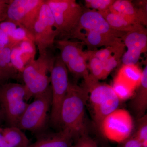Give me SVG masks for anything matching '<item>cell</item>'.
<instances>
[{
  "label": "cell",
  "mask_w": 147,
  "mask_h": 147,
  "mask_svg": "<svg viewBox=\"0 0 147 147\" xmlns=\"http://www.w3.org/2000/svg\"><path fill=\"white\" fill-rule=\"evenodd\" d=\"M84 82V86L88 92L95 122L100 128L103 119L118 109L120 100L111 86L100 83L90 75Z\"/></svg>",
  "instance_id": "4"
},
{
  "label": "cell",
  "mask_w": 147,
  "mask_h": 147,
  "mask_svg": "<svg viewBox=\"0 0 147 147\" xmlns=\"http://www.w3.org/2000/svg\"><path fill=\"white\" fill-rule=\"evenodd\" d=\"M111 86L120 101L126 100L133 97L136 90L116 76L113 80V85Z\"/></svg>",
  "instance_id": "24"
},
{
  "label": "cell",
  "mask_w": 147,
  "mask_h": 147,
  "mask_svg": "<svg viewBox=\"0 0 147 147\" xmlns=\"http://www.w3.org/2000/svg\"><path fill=\"white\" fill-rule=\"evenodd\" d=\"M18 26V25L14 22L8 20H5L2 22H0V28L10 38L13 32L16 30Z\"/></svg>",
  "instance_id": "31"
},
{
  "label": "cell",
  "mask_w": 147,
  "mask_h": 147,
  "mask_svg": "<svg viewBox=\"0 0 147 147\" xmlns=\"http://www.w3.org/2000/svg\"><path fill=\"white\" fill-rule=\"evenodd\" d=\"M34 97V100L28 103L18 121L17 127L22 130L34 132L44 127L47 112L51 106V86L42 94Z\"/></svg>",
  "instance_id": "7"
},
{
  "label": "cell",
  "mask_w": 147,
  "mask_h": 147,
  "mask_svg": "<svg viewBox=\"0 0 147 147\" xmlns=\"http://www.w3.org/2000/svg\"><path fill=\"white\" fill-rule=\"evenodd\" d=\"M74 139L69 131L63 129L57 133L40 138L28 147H71Z\"/></svg>",
  "instance_id": "18"
},
{
  "label": "cell",
  "mask_w": 147,
  "mask_h": 147,
  "mask_svg": "<svg viewBox=\"0 0 147 147\" xmlns=\"http://www.w3.org/2000/svg\"><path fill=\"white\" fill-rule=\"evenodd\" d=\"M30 142L26 134L17 127H0V147H28Z\"/></svg>",
  "instance_id": "16"
},
{
  "label": "cell",
  "mask_w": 147,
  "mask_h": 147,
  "mask_svg": "<svg viewBox=\"0 0 147 147\" xmlns=\"http://www.w3.org/2000/svg\"><path fill=\"white\" fill-rule=\"evenodd\" d=\"M53 49L39 55L37 59L25 67L21 73L28 99L42 94L50 86V77L48 74L51 72L56 58Z\"/></svg>",
  "instance_id": "2"
},
{
  "label": "cell",
  "mask_w": 147,
  "mask_h": 147,
  "mask_svg": "<svg viewBox=\"0 0 147 147\" xmlns=\"http://www.w3.org/2000/svg\"><path fill=\"white\" fill-rule=\"evenodd\" d=\"M121 38L127 48L121 59L123 65L137 64L141 55L147 51L146 28L143 25H137L133 30L126 33Z\"/></svg>",
  "instance_id": "11"
},
{
  "label": "cell",
  "mask_w": 147,
  "mask_h": 147,
  "mask_svg": "<svg viewBox=\"0 0 147 147\" xmlns=\"http://www.w3.org/2000/svg\"><path fill=\"white\" fill-rule=\"evenodd\" d=\"M25 86L9 83L0 86V108L10 126L17 127L18 121L28 103Z\"/></svg>",
  "instance_id": "5"
},
{
  "label": "cell",
  "mask_w": 147,
  "mask_h": 147,
  "mask_svg": "<svg viewBox=\"0 0 147 147\" xmlns=\"http://www.w3.org/2000/svg\"><path fill=\"white\" fill-rule=\"evenodd\" d=\"M115 0H85L87 9L102 12L109 10Z\"/></svg>",
  "instance_id": "28"
},
{
  "label": "cell",
  "mask_w": 147,
  "mask_h": 147,
  "mask_svg": "<svg viewBox=\"0 0 147 147\" xmlns=\"http://www.w3.org/2000/svg\"><path fill=\"white\" fill-rule=\"evenodd\" d=\"M6 46L3 43H2V42H0V51H1L2 49H3Z\"/></svg>",
  "instance_id": "36"
},
{
  "label": "cell",
  "mask_w": 147,
  "mask_h": 147,
  "mask_svg": "<svg viewBox=\"0 0 147 147\" xmlns=\"http://www.w3.org/2000/svg\"><path fill=\"white\" fill-rule=\"evenodd\" d=\"M119 144L118 147H142V143L134 135Z\"/></svg>",
  "instance_id": "32"
},
{
  "label": "cell",
  "mask_w": 147,
  "mask_h": 147,
  "mask_svg": "<svg viewBox=\"0 0 147 147\" xmlns=\"http://www.w3.org/2000/svg\"><path fill=\"white\" fill-rule=\"evenodd\" d=\"M136 90L130 105L134 114L139 119L145 115L147 108V63L142 70L141 83Z\"/></svg>",
  "instance_id": "17"
},
{
  "label": "cell",
  "mask_w": 147,
  "mask_h": 147,
  "mask_svg": "<svg viewBox=\"0 0 147 147\" xmlns=\"http://www.w3.org/2000/svg\"><path fill=\"white\" fill-rule=\"evenodd\" d=\"M82 31L95 32L120 38L126 33L113 30L100 12L87 8L84 9L78 27L72 38Z\"/></svg>",
  "instance_id": "12"
},
{
  "label": "cell",
  "mask_w": 147,
  "mask_h": 147,
  "mask_svg": "<svg viewBox=\"0 0 147 147\" xmlns=\"http://www.w3.org/2000/svg\"><path fill=\"white\" fill-rule=\"evenodd\" d=\"M36 54L34 42L29 40L21 41L11 47V60L16 70L21 74L25 67L35 59Z\"/></svg>",
  "instance_id": "14"
},
{
  "label": "cell",
  "mask_w": 147,
  "mask_h": 147,
  "mask_svg": "<svg viewBox=\"0 0 147 147\" xmlns=\"http://www.w3.org/2000/svg\"><path fill=\"white\" fill-rule=\"evenodd\" d=\"M142 70L136 65H123L116 77L136 90L141 83Z\"/></svg>",
  "instance_id": "21"
},
{
  "label": "cell",
  "mask_w": 147,
  "mask_h": 147,
  "mask_svg": "<svg viewBox=\"0 0 147 147\" xmlns=\"http://www.w3.org/2000/svg\"><path fill=\"white\" fill-rule=\"evenodd\" d=\"M89 93L84 86H80L69 82L60 113V125L68 130L74 138L87 134L84 117L85 106Z\"/></svg>",
  "instance_id": "1"
},
{
  "label": "cell",
  "mask_w": 147,
  "mask_h": 147,
  "mask_svg": "<svg viewBox=\"0 0 147 147\" xmlns=\"http://www.w3.org/2000/svg\"><path fill=\"white\" fill-rule=\"evenodd\" d=\"M0 42L3 43L5 46L13 47L14 44L9 37L0 28Z\"/></svg>",
  "instance_id": "34"
},
{
  "label": "cell",
  "mask_w": 147,
  "mask_h": 147,
  "mask_svg": "<svg viewBox=\"0 0 147 147\" xmlns=\"http://www.w3.org/2000/svg\"><path fill=\"white\" fill-rule=\"evenodd\" d=\"M54 45L59 50L60 57L65 65L71 59L84 52V45L81 41L56 40Z\"/></svg>",
  "instance_id": "20"
},
{
  "label": "cell",
  "mask_w": 147,
  "mask_h": 147,
  "mask_svg": "<svg viewBox=\"0 0 147 147\" xmlns=\"http://www.w3.org/2000/svg\"><path fill=\"white\" fill-rule=\"evenodd\" d=\"M100 13L112 29L117 31L127 33L133 30L137 25H142L135 18L113 13L109 10Z\"/></svg>",
  "instance_id": "19"
},
{
  "label": "cell",
  "mask_w": 147,
  "mask_h": 147,
  "mask_svg": "<svg viewBox=\"0 0 147 147\" xmlns=\"http://www.w3.org/2000/svg\"><path fill=\"white\" fill-rule=\"evenodd\" d=\"M3 113L1 109V108H0V124H1V122L2 120L3 117Z\"/></svg>",
  "instance_id": "35"
},
{
  "label": "cell",
  "mask_w": 147,
  "mask_h": 147,
  "mask_svg": "<svg viewBox=\"0 0 147 147\" xmlns=\"http://www.w3.org/2000/svg\"><path fill=\"white\" fill-rule=\"evenodd\" d=\"M9 0H0V22L5 20Z\"/></svg>",
  "instance_id": "33"
},
{
  "label": "cell",
  "mask_w": 147,
  "mask_h": 147,
  "mask_svg": "<svg viewBox=\"0 0 147 147\" xmlns=\"http://www.w3.org/2000/svg\"><path fill=\"white\" fill-rule=\"evenodd\" d=\"M52 102L50 119L55 125H60L61 108L69 85L68 70L59 55L56 56L50 72Z\"/></svg>",
  "instance_id": "6"
},
{
  "label": "cell",
  "mask_w": 147,
  "mask_h": 147,
  "mask_svg": "<svg viewBox=\"0 0 147 147\" xmlns=\"http://www.w3.org/2000/svg\"><path fill=\"white\" fill-rule=\"evenodd\" d=\"M133 127L130 113L125 109H117L103 119L99 128L107 139L121 143L130 137Z\"/></svg>",
  "instance_id": "9"
},
{
  "label": "cell",
  "mask_w": 147,
  "mask_h": 147,
  "mask_svg": "<svg viewBox=\"0 0 147 147\" xmlns=\"http://www.w3.org/2000/svg\"><path fill=\"white\" fill-rule=\"evenodd\" d=\"M39 55L53 49L56 38L55 21L48 5L44 0L31 31Z\"/></svg>",
  "instance_id": "8"
},
{
  "label": "cell",
  "mask_w": 147,
  "mask_h": 147,
  "mask_svg": "<svg viewBox=\"0 0 147 147\" xmlns=\"http://www.w3.org/2000/svg\"><path fill=\"white\" fill-rule=\"evenodd\" d=\"M147 117L145 115L139 119V124L134 136L142 143V147H147Z\"/></svg>",
  "instance_id": "29"
},
{
  "label": "cell",
  "mask_w": 147,
  "mask_h": 147,
  "mask_svg": "<svg viewBox=\"0 0 147 147\" xmlns=\"http://www.w3.org/2000/svg\"><path fill=\"white\" fill-rule=\"evenodd\" d=\"M2 79H1V76H0V81H1Z\"/></svg>",
  "instance_id": "37"
},
{
  "label": "cell",
  "mask_w": 147,
  "mask_h": 147,
  "mask_svg": "<svg viewBox=\"0 0 147 147\" xmlns=\"http://www.w3.org/2000/svg\"><path fill=\"white\" fill-rule=\"evenodd\" d=\"M125 50V48L116 52L108 59L102 61L104 69V79L107 78L110 74L118 65Z\"/></svg>",
  "instance_id": "27"
},
{
  "label": "cell",
  "mask_w": 147,
  "mask_h": 147,
  "mask_svg": "<svg viewBox=\"0 0 147 147\" xmlns=\"http://www.w3.org/2000/svg\"><path fill=\"white\" fill-rule=\"evenodd\" d=\"M125 48V46L123 42L118 45L101 48L100 50L94 51L88 50V52L90 55L97 58L102 62L108 59L116 52Z\"/></svg>",
  "instance_id": "26"
},
{
  "label": "cell",
  "mask_w": 147,
  "mask_h": 147,
  "mask_svg": "<svg viewBox=\"0 0 147 147\" xmlns=\"http://www.w3.org/2000/svg\"><path fill=\"white\" fill-rule=\"evenodd\" d=\"M74 38L80 40L90 51H94L98 47H108L122 43V38L113 36L94 32L82 31L76 35Z\"/></svg>",
  "instance_id": "15"
},
{
  "label": "cell",
  "mask_w": 147,
  "mask_h": 147,
  "mask_svg": "<svg viewBox=\"0 0 147 147\" xmlns=\"http://www.w3.org/2000/svg\"><path fill=\"white\" fill-rule=\"evenodd\" d=\"M88 55L87 51L74 57L65 65L67 70L70 71L76 79L83 78L84 80L89 76L87 66Z\"/></svg>",
  "instance_id": "22"
},
{
  "label": "cell",
  "mask_w": 147,
  "mask_h": 147,
  "mask_svg": "<svg viewBox=\"0 0 147 147\" xmlns=\"http://www.w3.org/2000/svg\"><path fill=\"white\" fill-rule=\"evenodd\" d=\"M44 0H9L5 20L11 21L31 33Z\"/></svg>",
  "instance_id": "10"
},
{
  "label": "cell",
  "mask_w": 147,
  "mask_h": 147,
  "mask_svg": "<svg viewBox=\"0 0 147 147\" xmlns=\"http://www.w3.org/2000/svg\"><path fill=\"white\" fill-rule=\"evenodd\" d=\"M55 21L56 40L71 39L84 9L75 0H45Z\"/></svg>",
  "instance_id": "3"
},
{
  "label": "cell",
  "mask_w": 147,
  "mask_h": 147,
  "mask_svg": "<svg viewBox=\"0 0 147 147\" xmlns=\"http://www.w3.org/2000/svg\"><path fill=\"white\" fill-rule=\"evenodd\" d=\"M71 147H98L93 139L87 135H84L77 139L76 143Z\"/></svg>",
  "instance_id": "30"
},
{
  "label": "cell",
  "mask_w": 147,
  "mask_h": 147,
  "mask_svg": "<svg viewBox=\"0 0 147 147\" xmlns=\"http://www.w3.org/2000/svg\"><path fill=\"white\" fill-rule=\"evenodd\" d=\"M88 59L87 66L89 75L93 79L99 81L104 79V69L102 62L97 58L90 55L87 51Z\"/></svg>",
  "instance_id": "25"
},
{
  "label": "cell",
  "mask_w": 147,
  "mask_h": 147,
  "mask_svg": "<svg viewBox=\"0 0 147 147\" xmlns=\"http://www.w3.org/2000/svg\"><path fill=\"white\" fill-rule=\"evenodd\" d=\"M134 5L132 1L129 0H115L109 10L137 19L143 26H147V1H136Z\"/></svg>",
  "instance_id": "13"
},
{
  "label": "cell",
  "mask_w": 147,
  "mask_h": 147,
  "mask_svg": "<svg viewBox=\"0 0 147 147\" xmlns=\"http://www.w3.org/2000/svg\"><path fill=\"white\" fill-rule=\"evenodd\" d=\"M11 47L6 46L0 51V76L2 80L18 78L19 72L11 60Z\"/></svg>",
  "instance_id": "23"
}]
</instances>
